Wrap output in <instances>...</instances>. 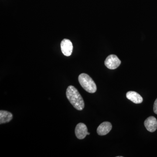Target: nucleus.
<instances>
[{
  "instance_id": "5",
  "label": "nucleus",
  "mask_w": 157,
  "mask_h": 157,
  "mask_svg": "<svg viewBox=\"0 0 157 157\" xmlns=\"http://www.w3.org/2000/svg\"><path fill=\"white\" fill-rule=\"evenodd\" d=\"M75 135L78 139H83L87 135L88 129L87 127L83 123L78 124L75 128Z\"/></svg>"
},
{
  "instance_id": "7",
  "label": "nucleus",
  "mask_w": 157,
  "mask_h": 157,
  "mask_svg": "<svg viewBox=\"0 0 157 157\" xmlns=\"http://www.w3.org/2000/svg\"><path fill=\"white\" fill-rule=\"evenodd\" d=\"M112 126L110 123L105 121L101 123L97 129V133L99 135L104 136L107 135L112 129Z\"/></svg>"
},
{
  "instance_id": "11",
  "label": "nucleus",
  "mask_w": 157,
  "mask_h": 157,
  "mask_svg": "<svg viewBox=\"0 0 157 157\" xmlns=\"http://www.w3.org/2000/svg\"><path fill=\"white\" fill-rule=\"evenodd\" d=\"M90 135V133H89V132H88L87 135Z\"/></svg>"
},
{
  "instance_id": "8",
  "label": "nucleus",
  "mask_w": 157,
  "mask_h": 157,
  "mask_svg": "<svg viewBox=\"0 0 157 157\" xmlns=\"http://www.w3.org/2000/svg\"><path fill=\"white\" fill-rule=\"evenodd\" d=\"M126 97L128 100L135 104H140L143 102V98L138 93L135 91H129L127 93Z\"/></svg>"
},
{
  "instance_id": "2",
  "label": "nucleus",
  "mask_w": 157,
  "mask_h": 157,
  "mask_svg": "<svg viewBox=\"0 0 157 157\" xmlns=\"http://www.w3.org/2000/svg\"><path fill=\"white\" fill-rule=\"evenodd\" d=\"M78 80L82 87L87 92L93 94L97 91V86L92 78L87 74L82 73L78 76Z\"/></svg>"
},
{
  "instance_id": "3",
  "label": "nucleus",
  "mask_w": 157,
  "mask_h": 157,
  "mask_svg": "<svg viewBox=\"0 0 157 157\" xmlns=\"http://www.w3.org/2000/svg\"><path fill=\"white\" fill-rule=\"evenodd\" d=\"M104 63L108 69L114 70L119 67L121 64V61L115 55H110L107 57Z\"/></svg>"
},
{
  "instance_id": "10",
  "label": "nucleus",
  "mask_w": 157,
  "mask_h": 157,
  "mask_svg": "<svg viewBox=\"0 0 157 157\" xmlns=\"http://www.w3.org/2000/svg\"><path fill=\"white\" fill-rule=\"evenodd\" d=\"M153 110L155 113L157 114V98L155 101L154 104Z\"/></svg>"
},
{
  "instance_id": "4",
  "label": "nucleus",
  "mask_w": 157,
  "mask_h": 157,
  "mask_svg": "<svg viewBox=\"0 0 157 157\" xmlns=\"http://www.w3.org/2000/svg\"><path fill=\"white\" fill-rule=\"evenodd\" d=\"M62 52L67 56H69L73 52V45L69 39H64L61 43Z\"/></svg>"
},
{
  "instance_id": "6",
  "label": "nucleus",
  "mask_w": 157,
  "mask_h": 157,
  "mask_svg": "<svg viewBox=\"0 0 157 157\" xmlns=\"http://www.w3.org/2000/svg\"><path fill=\"white\" fill-rule=\"evenodd\" d=\"M144 125L147 130L149 132H155L157 129L156 118L154 117H149L144 121Z\"/></svg>"
},
{
  "instance_id": "9",
  "label": "nucleus",
  "mask_w": 157,
  "mask_h": 157,
  "mask_svg": "<svg viewBox=\"0 0 157 157\" xmlns=\"http://www.w3.org/2000/svg\"><path fill=\"white\" fill-rule=\"evenodd\" d=\"M13 118V115L11 113L6 110L0 111V124L9 123Z\"/></svg>"
},
{
  "instance_id": "1",
  "label": "nucleus",
  "mask_w": 157,
  "mask_h": 157,
  "mask_svg": "<svg viewBox=\"0 0 157 157\" xmlns=\"http://www.w3.org/2000/svg\"><path fill=\"white\" fill-rule=\"evenodd\" d=\"M66 95L70 104L75 109L78 110L83 109L84 102L78 90L73 86H68L66 92Z\"/></svg>"
}]
</instances>
